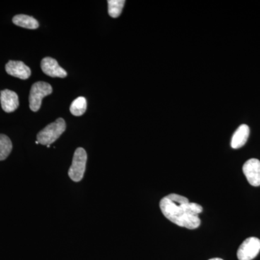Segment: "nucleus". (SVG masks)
<instances>
[{"label":"nucleus","instance_id":"nucleus-15","mask_svg":"<svg viewBox=\"0 0 260 260\" xmlns=\"http://www.w3.org/2000/svg\"><path fill=\"white\" fill-rule=\"evenodd\" d=\"M209 260H223V259H220V258H212V259H210Z\"/></svg>","mask_w":260,"mask_h":260},{"label":"nucleus","instance_id":"nucleus-3","mask_svg":"<svg viewBox=\"0 0 260 260\" xmlns=\"http://www.w3.org/2000/svg\"><path fill=\"white\" fill-rule=\"evenodd\" d=\"M52 87L45 82H37L32 85L29 95V106L34 112L40 109L43 99L52 93Z\"/></svg>","mask_w":260,"mask_h":260},{"label":"nucleus","instance_id":"nucleus-11","mask_svg":"<svg viewBox=\"0 0 260 260\" xmlns=\"http://www.w3.org/2000/svg\"><path fill=\"white\" fill-rule=\"evenodd\" d=\"M15 25L24 28L37 29L39 28V22L35 18L26 15H15L13 18Z\"/></svg>","mask_w":260,"mask_h":260},{"label":"nucleus","instance_id":"nucleus-4","mask_svg":"<svg viewBox=\"0 0 260 260\" xmlns=\"http://www.w3.org/2000/svg\"><path fill=\"white\" fill-rule=\"evenodd\" d=\"M87 153L83 148H77L73 155V162L68 172L70 179L75 182H79L83 179L87 162Z\"/></svg>","mask_w":260,"mask_h":260},{"label":"nucleus","instance_id":"nucleus-9","mask_svg":"<svg viewBox=\"0 0 260 260\" xmlns=\"http://www.w3.org/2000/svg\"><path fill=\"white\" fill-rule=\"evenodd\" d=\"M0 102L4 112H15L19 107L18 94L10 90H2L0 92Z\"/></svg>","mask_w":260,"mask_h":260},{"label":"nucleus","instance_id":"nucleus-10","mask_svg":"<svg viewBox=\"0 0 260 260\" xmlns=\"http://www.w3.org/2000/svg\"><path fill=\"white\" fill-rule=\"evenodd\" d=\"M249 133H250V129L249 126L246 124H242L239 126L233 135L232 142H231L232 148L238 149L244 146L249 138Z\"/></svg>","mask_w":260,"mask_h":260},{"label":"nucleus","instance_id":"nucleus-14","mask_svg":"<svg viewBox=\"0 0 260 260\" xmlns=\"http://www.w3.org/2000/svg\"><path fill=\"white\" fill-rule=\"evenodd\" d=\"M125 1L124 0H109L108 6H109V14L112 18H118L121 15L124 8Z\"/></svg>","mask_w":260,"mask_h":260},{"label":"nucleus","instance_id":"nucleus-16","mask_svg":"<svg viewBox=\"0 0 260 260\" xmlns=\"http://www.w3.org/2000/svg\"><path fill=\"white\" fill-rule=\"evenodd\" d=\"M36 144H39V142H38V141L36 142Z\"/></svg>","mask_w":260,"mask_h":260},{"label":"nucleus","instance_id":"nucleus-2","mask_svg":"<svg viewBox=\"0 0 260 260\" xmlns=\"http://www.w3.org/2000/svg\"><path fill=\"white\" fill-rule=\"evenodd\" d=\"M66 129V123L62 118H59L54 122L46 126L37 135V141L39 144L47 145V147L59 139Z\"/></svg>","mask_w":260,"mask_h":260},{"label":"nucleus","instance_id":"nucleus-1","mask_svg":"<svg viewBox=\"0 0 260 260\" xmlns=\"http://www.w3.org/2000/svg\"><path fill=\"white\" fill-rule=\"evenodd\" d=\"M160 208L168 220L179 226L196 229L201 223L199 214L203 212V207L190 203L181 195L170 194L164 197L160 200Z\"/></svg>","mask_w":260,"mask_h":260},{"label":"nucleus","instance_id":"nucleus-8","mask_svg":"<svg viewBox=\"0 0 260 260\" xmlns=\"http://www.w3.org/2000/svg\"><path fill=\"white\" fill-rule=\"evenodd\" d=\"M5 70L8 74L22 80L28 79L31 75L30 68L20 61H8L5 65Z\"/></svg>","mask_w":260,"mask_h":260},{"label":"nucleus","instance_id":"nucleus-7","mask_svg":"<svg viewBox=\"0 0 260 260\" xmlns=\"http://www.w3.org/2000/svg\"><path fill=\"white\" fill-rule=\"evenodd\" d=\"M41 67L44 74L51 78H64L68 75L67 72L58 64L57 61L51 57L43 59Z\"/></svg>","mask_w":260,"mask_h":260},{"label":"nucleus","instance_id":"nucleus-13","mask_svg":"<svg viewBox=\"0 0 260 260\" xmlns=\"http://www.w3.org/2000/svg\"><path fill=\"white\" fill-rule=\"evenodd\" d=\"M13 149L11 140L7 135L0 134V161L9 156Z\"/></svg>","mask_w":260,"mask_h":260},{"label":"nucleus","instance_id":"nucleus-12","mask_svg":"<svg viewBox=\"0 0 260 260\" xmlns=\"http://www.w3.org/2000/svg\"><path fill=\"white\" fill-rule=\"evenodd\" d=\"M87 101L85 98L78 97L73 101L70 106V112L74 116H80L83 115L86 112Z\"/></svg>","mask_w":260,"mask_h":260},{"label":"nucleus","instance_id":"nucleus-5","mask_svg":"<svg viewBox=\"0 0 260 260\" xmlns=\"http://www.w3.org/2000/svg\"><path fill=\"white\" fill-rule=\"evenodd\" d=\"M260 251V240L256 237H249L243 242L237 251L239 260H252Z\"/></svg>","mask_w":260,"mask_h":260},{"label":"nucleus","instance_id":"nucleus-6","mask_svg":"<svg viewBox=\"0 0 260 260\" xmlns=\"http://www.w3.org/2000/svg\"><path fill=\"white\" fill-rule=\"evenodd\" d=\"M243 173L251 186H260V161L256 158H251L243 166Z\"/></svg>","mask_w":260,"mask_h":260}]
</instances>
